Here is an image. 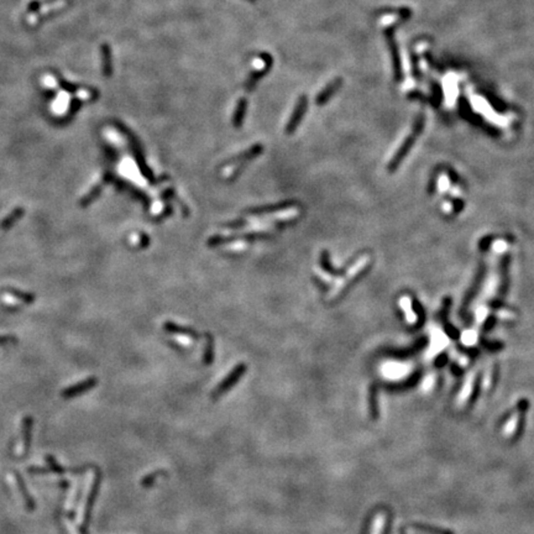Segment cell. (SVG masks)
<instances>
[{
	"instance_id": "4",
	"label": "cell",
	"mask_w": 534,
	"mask_h": 534,
	"mask_svg": "<svg viewBox=\"0 0 534 534\" xmlns=\"http://www.w3.org/2000/svg\"><path fill=\"white\" fill-rule=\"evenodd\" d=\"M261 59L263 61V63H265V66H263V68L261 69V71H256V72L251 73L250 77H249V79H247L246 84H245V88H246V92H253L254 91V88L256 87V84H257L258 80L261 79V78L265 77L267 73L270 72V69H271L272 64H274V59H272V56L270 55V53H261Z\"/></svg>"
},
{
	"instance_id": "1",
	"label": "cell",
	"mask_w": 534,
	"mask_h": 534,
	"mask_svg": "<svg viewBox=\"0 0 534 534\" xmlns=\"http://www.w3.org/2000/svg\"><path fill=\"white\" fill-rule=\"evenodd\" d=\"M423 126H424V118L420 115V117L417 119V121H415V129H413V133L411 134V135H409L408 138H407L406 140L403 141V144L401 145V147L398 149V151L395 154L394 158L391 159L390 165H388V171H390V172H395V171L398 168V166L401 165V162L403 161L404 157L408 155V152L411 151V149H412L413 144H415V141L417 140V136L419 135L420 133H422Z\"/></svg>"
},
{
	"instance_id": "13",
	"label": "cell",
	"mask_w": 534,
	"mask_h": 534,
	"mask_svg": "<svg viewBox=\"0 0 534 534\" xmlns=\"http://www.w3.org/2000/svg\"><path fill=\"white\" fill-rule=\"evenodd\" d=\"M101 52H103V72L104 76L109 77L112 75V53H110V47L109 46L104 45L101 48Z\"/></svg>"
},
{
	"instance_id": "18",
	"label": "cell",
	"mask_w": 534,
	"mask_h": 534,
	"mask_svg": "<svg viewBox=\"0 0 534 534\" xmlns=\"http://www.w3.org/2000/svg\"><path fill=\"white\" fill-rule=\"evenodd\" d=\"M475 387H474V391H473V394H471V397H470V404H473L474 402L477 399V396H478V392H480V377H477V380H476L475 382Z\"/></svg>"
},
{
	"instance_id": "2",
	"label": "cell",
	"mask_w": 534,
	"mask_h": 534,
	"mask_svg": "<svg viewBox=\"0 0 534 534\" xmlns=\"http://www.w3.org/2000/svg\"><path fill=\"white\" fill-rule=\"evenodd\" d=\"M307 108H308V97L300 96L297 104H296L295 109H293L292 115H291L290 120H288L287 125H286V129H284V133L287 134V135H291V134H293L297 130L298 125H299L302 119H303L304 114H306Z\"/></svg>"
},
{
	"instance_id": "6",
	"label": "cell",
	"mask_w": 534,
	"mask_h": 534,
	"mask_svg": "<svg viewBox=\"0 0 534 534\" xmlns=\"http://www.w3.org/2000/svg\"><path fill=\"white\" fill-rule=\"evenodd\" d=\"M341 84H343V79L341 78H334V79L332 80V82L329 83L328 85H325L324 88H323L322 91L319 92L318 96L316 97V104L319 106H322L324 105V104H327L328 101L332 99V97L334 96L335 93H336L339 89H340Z\"/></svg>"
},
{
	"instance_id": "14",
	"label": "cell",
	"mask_w": 534,
	"mask_h": 534,
	"mask_svg": "<svg viewBox=\"0 0 534 534\" xmlns=\"http://www.w3.org/2000/svg\"><path fill=\"white\" fill-rule=\"evenodd\" d=\"M388 42H390L391 52H392V59H394L395 75L397 76V78H401V63H399L398 51H397V46L395 45V40L392 36H388Z\"/></svg>"
},
{
	"instance_id": "10",
	"label": "cell",
	"mask_w": 534,
	"mask_h": 534,
	"mask_svg": "<svg viewBox=\"0 0 534 534\" xmlns=\"http://www.w3.org/2000/svg\"><path fill=\"white\" fill-rule=\"evenodd\" d=\"M99 484H100V476L97 475L96 476V481H94V485H93V487H92L91 494H89V497H88V501H87V507H85V515H84V526H87L88 518H89V515H91V511H92V507H93L94 500H96L97 491H98Z\"/></svg>"
},
{
	"instance_id": "12",
	"label": "cell",
	"mask_w": 534,
	"mask_h": 534,
	"mask_svg": "<svg viewBox=\"0 0 534 534\" xmlns=\"http://www.w3.org/2000/svg\"><path fill=\"white\" fill-rule=\"evenodd\" d=\"M412 527H413V528L418 529V531L424 532V533H427V534H454L452 531H449V529H444V528H438V527L427 526V524H423V523H413Z\"/></svg>"
},
{
	"instance_id": "8",
	"label": "cell",
	"mask_w": 534,
	"mask_h": 534,
	"mask_svg": "<svg viewBox=\"0 0 534 534\" xmlns=\"http://www.w3.org/2000/svg\"><path fill=\"white\" fill-rule=\"evenodd\" d=\"M96 378H89V380H85L83 381V382L78 383V385L73 386L72 388H68L67 391H64L63 395L64 397H75L77 396L78 394H82V392H84V391L89 390V388L93 387L94 385H96Z\"/></svg>"
},
{
	"instance_id": "11",
	"label": "cell",
	"mask_w": 534,
	"mask_h": 534,
	"mask_svg": "<svg viewBox=\"0 0 534 534\" xmlns=\"http://www.w3.org/2000/svg\"><path fill=\"white\" fill-rule=\"evenodd\" d=\"M482 277H484V269L481 267V269H480V271H478L477 276H476V281H475V283L473 284V288H471V290L469 291L468 295H466L465 300H464V303H462V309L468 308V306H469V303L471 302V299L475 297L476 292H477V290H478V286H480V283H481V281H482Z\"/></svg>"
},
{
	"instance_id": "15",
	"label": "cell",
	"mask_w": 534,
	"mask_h": 534,
	"mask_svg": "<svg viewBox=\"0 0 534 534\" xmlns=\"http://www.w3.org/2000/svg\"><path fill=\"white\" fill-rule=\"evenodd\" d=\"M519 413V419L517 422V427H515V431L513 433L512 441H518L522 438V434H523L524 428H526V413L527 412H518Z\"/></svg>"
},
{
	"instance_id": "5",
	"label": "cell",
	"mask_w": 534,
	"mask_h": 534,
	"mask_svg": "<svg viewBox=\"0 0 534 534\" xmlns=\"http://www.w3.org/2000/svg\"><path fill=\"white\" fill-rule=\"evenodd\" d=\"M369 263H370V256H364V257L360 258V260L357 261V263H355V265L349 270V277H346L343 282H340L339 287L335 288V292L333 293V296H336L337 293H340L341 291L346 287V284H348L349 282L355 279L356 277L359 276V275L361 274L365 269H366L367 266H369Z\"/></svg>"
},
{
	"instance_id": "9",
	"label": "cell",
	"mask_w": 534,
	"mask_h": 534,
	"mask_svg": "<svg viewBox=\"0 0 534 534\" xmlns=\"http://www.w3.org/2000/svg\"><path fill=\"white\" fill-rule=\"evenodd\" d=\"M369 404H370V415L374 420H376L380 415V411H378V398H377V387L375 385H372L370 387V396H369Z\"/></svg>"
},
{
	"instance_id": "17",
	"label": "cell",
	"mask_w": 534,
	"mask_h": 534,
	"mask_svg": "<svg viewBox=\"0 0 534 534\" xmlns=\"http://www.w3.org/2000/svg\"><path fill=\"white\" fill-rule=\"evenodd\" d=\"M159 474H163V473H162V471H156V473L150 474V475H147L146 477L142 478V481H141V484H142V486H144V487H150V486H152V484H154L155 480H156V478L158 477Z\"/></svg>"
},
{
	"instance_id": "7",
	"label": "cell",
	"mask_w": 534,
	"mask_h": 534,
	"mask_svg": "<svg viewBox=\"0 0 534 534\" xmlns=\"http://www.w3.org/2000/svg\"><path fill=\"white\" fill-rule=\"evenodd\" d=\"M247 99L246 98H240L239 101L237 104V109H235L234 115H233V125L235 128H240L242 125V121H244L245 114H246L247 109Z\"/></svg>"
},
{
	"instance_id": "3",
	"label": "cell",
	"mask_w": 534,
	"mask_h": 534,
	"mask_svg": "<svg viewBox=\"0 0 534 534\" xmlns=\"http://www.w3.org/2000/svg\"><path fill=\"white\" fill-rule=\"evenodd\" d=\"M245 370H246L245 365L242 364L237 365V366L230 372V375H229L226 378H224V380L220 382V385H219L216 390L213 391V394H212L213 398H218V397H220L221 395L228 392V391L230 390V388L233 387V386H234L235 383L240 380V378H241V376L244 375Z\"/></svg>"
},
{
	"instance_id": "19",
	"label": "cell",
	"mask_w": 534,
	"mask_h": 534,
	"mask_svg": "<svg viewBox=\"0 0 534 534\" xmlns=\"http://www.w3.org/2000/svg\"><path fill=\"white\" fill-rule=\"evenodd\" d=\"M246 1H249V3H256L257 0H246Z\"/></svg>"
},
{
	"instance_id": "16",
	"label": "cell",
	"mask_w": 534,
	"mask_h": 534,
	"mask_svg": "<svg viewBox=\"0 0 534 534\" xmlns=\"http://www.w3.org/2000/svg\"><path fill=\"white\" fill-rule=\"evenodd\" d=\"M401 304H402V307H403L404 312H406V316H407V319H408V322L409 323H415V320H417V316H415V314H413L412 303H411L409 298L408 297L402 298Z\"/></svg>"
}]
</instances>
